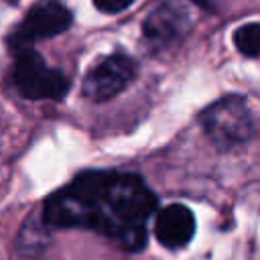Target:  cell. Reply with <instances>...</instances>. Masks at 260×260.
Returning a JSON list of instances; mask_svg holds the SVG:
<instances>
[{"label": "cell", "instance_id": "cell-1", "mask_svg": "<svg viewBox=\"0 0 260 260\" xmlns=\"http://www.w3.org/2000/svg\"><path fill=\"white\" fill-rule=\"evenodd\" d=\"M158 199L140 175L83 171L51 193L43 219L53 228H83L102 234L126 252H140Z\"/></svg>", "mask_w": 260, "mask_h": 260}, {"label": "cell", "instance_id": "cell-2", "mask_svg": "<svg viewBox=\"0 0 260 260\" xmlns=\"http://www.w3.org/2000/svg\"><path fill=\"white\" fill-rule=\"evenodd\" d=\"M12 67H10V83L14 91L30 102H61L71 81L61 71L51 67L43 55L35 47H16L10 49Z\"/></svg>", "mask_w": 260, "mask_h": 260}, {"label": "cell", "instance_id": "cell-3", "mask_svg": "<svg viewBox=\"0 0 260 260\" xmlns=\"http://www.w3.org/2000/svg\"><path fill=\"white\" fill-rule=\"evenodd\" d=\"M199 124L219 150H232L250 142L256 134V116L244 95L230 93L209 104L199 114Z\"/></svg>", "mask_w": 260, "mask_h": 260}, {"label": "cell", "instance_id": "cell-4", "mask_svg": "<svg viewBox=\"0 0 260 260\" xmlns=\"http://www.w3.org/2000/svg\"><path fill=\"white\" fill-rule=\"evenodd\" d=\"M73 24V12L61 0H37L24 18L8 32V49L32 47L37 41L53 39Z\"/></svg>", "mask_w": 260, "mask_h": 260}, {"label": "cell", "instance_id": "cell-5", "mask_svg": "<svg viewBox=\"0 0 260 260\" xmlns=\"http://www.w3.org/2000/svg\"><path fill=\"white\" fill-rule=\"evenodd\" d=\"M138 75V63L126 53L98 57L81 79V91L91 102H108L122 93Z\"/></svg>", "mask_w": 260, "mask_h": 260}, {"label": "cell", "instance_id": "cell-6", "mask_svg": "<svg viewBox=\"0 0 260 260\" xmlns=\"http://www.w3.org/2000/svg\"><path fill=\"white\" fill-rule=\"evenodd\" d=\"M191 28V14L179 0L156 4L142 22V39L152 51L167 49L179 43Z\"/></svg>", "mask_w": 260, "mask_h": 260}, {"label": "cell", "instance_id": "cell-7", "mask_svg": "<svg viewBox=\"0 0 260 260\" xmlns=\"http://www.w3.org/2000/svg\"><path fill=\"white\" fill-rule=\"evenodd\" d=\"M154 236L169 250L185 248L195 236L193 211L183 203H171L162 207L154 219Z\"/></svg>", "mask_w": 260, "mask_h": 260}, {"label": "cell", "instance_id": "cell-8", "mask_svg": "<svg viewBox=\"0 0 260 260\" xmlns=\"http://www.w3.org/2000/svg\"><path fill=\"white\" fill-rule=\"evenodd\" d=\"M232 39H234L236 49L244 57H250V59H256L258 57V51H260V26H258L256 20L238 26L234 30V37Z\"/></svg>", "mask_w": 260, "mask_h": 260}, {"label": "cell", "instance_id": "cell-9", "mask_svg": "<svg viewBox=\"0 0 260 260\" xmlns=\"http://www.w3.org/2000/svg\"><path fill=\"white\" fill-rule=\"evenodd\" d=\"M91 2L104 14H118V12L126 10L134 0H91Z\"/></svg>", "mask_w": 260, "mask_h": 260}, {"label": "cell", "instance_id": "cell-10", "mask_svg": "<svg viewBox=\"0 0 260 260\" xmlns=\"http://www.w3.org/2000/svg\"><path fill=\"white\" fill-rule=\"evenodd\" d=\"M193 4H197L199 8H203V10H211V2L209 0H191Z\"/></svg>", "mask_w": 260, "mask_h": 260}]
</instances>
